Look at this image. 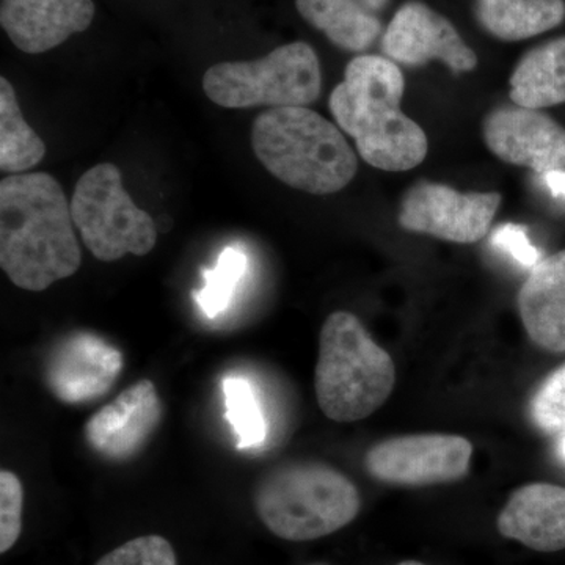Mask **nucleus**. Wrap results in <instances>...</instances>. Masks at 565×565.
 Listing matches in <instances>:
<instances>
[{"label":"nucleus","mask_w":565,"mask_h":565,"mask_svg":"<svg viewBox=\"0 0 565 565\" xmlns=\"http://www.w3.org/2000/svg\"><path fill=\"white\" fill-rule=\"evenodd\" d=\"M71 203L47 173L0 182V267L18 288L40 292L79 270Z\"/></svg>","instance_id":"nucleus-1"},{"label":"nucleus","mask_w":565,"mask_h":565,"mask_svg":"<svg viewBox=\"0 0 565 565\" xmlns=\"http://www.w3.org/2000/svg\"><path fill=\"white\" fill-rule=\"evenodd\" d=\"M403 71L381 55H359L330 95L334 121L355 141L364 162L385 172H407L426 159V132L401 110Z\"/></svg>","instance_id":"nucleus-2"},{"label":"nucleus","mask_w":565,"mask_h":565,"mask_svg":"<svg viewBox=\"0 0 565 565\" xmlns=\"http://www.w3.org/2000/svg\"><path fill=\"white\" fill-rule=\"evenodd\" d=\"M252 147L267 172L313 195L343 191L359 170V159L343 132L308 107L259 114L253 122Z\"/></svg>","instance_id":"nucleus-3"},{"label":"nucleus","mask_w":565,"mask_h":565,"mask_svg":"<svg viewBox=\"0 0 565 565\" xmlns=\"http://www.w3.org/2000/svg\"><path fill=\"white\" fill-rule=\"evenodd\" d=\"M396 384L390 353L375 343L360 319L334 311L319 337L315 388L327 418L353 423L367 418L385 404Z\"/></svg>","instance_id":"nucleus-4"},{"label":"nucleus","mask_w":565,"mask_h":565,"mask_svg":"<svg viewBox=\"0 0 565 565\" xmlns=\"http://www.w3.org/2000/svg\"><path fill=\"white\" fill-rule=\"evenodd\" d=\"M359 490L343 473L321 463H294L266 476L255 508L267 530L291 542L337 533L359 515Z\"/></svg>","instance_id":"nucleus-5"},{"label":"nucleus","mask_w":565,"mask_h":565,"mask_svg":"<svg viewBox=\"0 0 565 565\" xmlns=\"http://www.w3.org/2000/svg\"><path fill=\"white\" fill-rule=\"evenodd\" d=\"M203 90L225 109L307 107L321 95V62L310 44L294 41L258 61L211 66Z\"/></svg>","instance_id":"nucleus-6"},{"label":"nucleus","mask_w":565,"mask_h":565,"mask_svg":"<svg viewBox=\"0 0 565 565\" xmlns=\"http://www.w3.org/2000/svg\"><path fill=\"white\" fill-rule=\"evenodd\" d=\"M71 215L85 247L103 263L148 255L158 243L156 222L134 203L114 163H98L82 174L71 196Z\"/></svg>","instance_id":"nucleus-7"},{"label":"nucleus","mask_w":565,"mask_h":565,"mask_svg":"<svg viewBox=\"0 0 565 565\" xmlns=\"http://www.w3.org/2000/svg\"><path fill=\"white\" fill-rule=\"evenodd\" d=\"M501 204L497 192H459L440 182L418 181L404 193L397 221L412 233L456 244L484 239Z\"/></svg>","instance_id":"nucleus-8"},{"label":"nucleus","mask_w":565,"mask_h":565,"mask_svg":"<svg viewBox=\"0 0 565 565\" xmlns=\"http://www.w3.org/2000/svg\"><path fill=\"white\" fill-rule=\"evenodd\" d=\"M473 446L448 434H418L390 438L367 451L366 470L382 482L434 486L457 481L470 468Z\"/></svg>","instance_id":"nucleus-9"},{"label":"nucleus","mask_w":565,"mask_h":565,"mask_svg":"<svg viewBox=\"0 0 565 565\" xmlns=\"http://www.w3.org/2000/svg\"><path fill=\"white\" fill-rule=\"evenodd\" d=\"M386 57L407 66L438 61L455 74L470 73L478 55L444 14L419 0H408L394 14L382 41Z\"/></svg>","instance_id":"nucleus-10"},{"label":"nucleus","mask_w":565,"mask_h":565,"mask_svg":"<svg viewBox=\"0 0 565 565\" xmlns=\"http://www.w3.org/2000/svg\"><path fill=\"white\" fill-rule=\"evenodd\" d=\"M482 134L489 150L505 163L539 174L565 170V128L544 111L514 103L494 107Z\"/></svg>","instance_id":"nucleus-11"},{"label":"nucleus","mask_w":565,"mask_h":565,"mask_svg":"<svg viewBox=\"0 0 565 565\" xmlns=\"http://www.w3.org/2000/svg\"><path fill=\"white\" fill-rule=\"evenodd\" d=\"M122 370V355L103 338L74 333L52 351L44 381L65 404H87L104 396Z\"/></svg>","instance_id":"nucleus-12"},{"label":"nucleus","mask_w":565,"mask_h":565,"mask_svg":"<svg viewBox=\"0 0 565 565\" xmlns=\"http://www.w3.org/2000/svg\"><path fill=\"white\" fill-rule=\"evenodd\" d=\"M161 418L158 390L143 379L88 419L84 427L85 440L93 451L106 459L128 460L143 448Z\"/></svg>","instance_id":"nucleus-13"},{"label":"nucleus","mask_w":565,"mask_h":565,"mask_svg":"<svg viewBox=\"0 0 565 565\" xmlns=\"http://www.w3.org/2000/svg\"><path fill=\"white\" fill-rule=\"evenodd\" d=\"M95 18L92 0H2L0 24L18 50L43 54L74 33L87 31Z\"/></svg>","instance_id":"nucleus-14"},{"label":"nucleus","mask_w":565,"mask_h":565,"mask_svg":"<svg viewBox=\"0 0 565 565\" xmlns=\"http://www.w3.org/2000/svg\"><path fill=\"white\" fill-rule=\"evenodd\" d=\"M497 525L501 535L535 552L565 550L564 487L544 482L520 487L509 498Z\"/></svg>","instance_id":"nucleus-15"},{"label":"nucleus","mask_w":565,"mask_h":565,"mask_svg":"<svg viewBox=\"0 0 565 565\" xmlns=\"http://www.w3.org/2000/svg\"><path fill=\"white\" fill-rule=\"evenodd\" d=\"M516 303L531 340L545 351L565 352V250L535 264Z\"/></svg>","instance_id":"nucleus-16"},{"label":"nucleus","mask_w":565,"mask_h":565,"mask_svg":"<svg viewBox=\"0 0 565 565\" xmlns=\"http://www.w3.org/2000/svg\"><path fill=\"white\" fill-rule=\"evenodd\" d=\"M296 7L308 24L340 50L366 51L382 32L373 0H296Z\"/></svg>","instance_id":"nucleus-17"},{"label":"nucleus","mask_w":565,"mask_h":565,"mask_svg":"<svg viewBox=\"0 0 565 565\" xmlns=\"http://www.w3.org/2000/svg\"><path fill=\"white\" fill-rule=\"evenodd\" d=\"M511 102L527 109L565 103V36L523 54L511 76Z\"/></svg>","instance_id":"nucleus-18"},{"label":"nucleus","mask_w":565,"mask_h":565,"mask_svg":"<svg viewBox=\"0 0 565 565\" xmlns=\"http://www.w3.org/2000/svg\"><path fill=\"white\" fill-rule=\"evenodd\" d=\"M475 14L494 39L522 41L559 28L565 0H476Z\"/></svg>","instance_id":"nucleus-19"},{"label":"nucleus","mask_w":565,"mask_h":565,"mask_svg":"<svg viewBox=\"0 0 565 565\" xmlns=\"http://www.w3.org/2000/svg\"><path fill=\"white\" fill-rule=\"evenodd\" d=\"M46 156V145L24 120L17 92L7 77H0V170L25 173Z\"/></svg>","instance_id":"nucleus-20"},{"label":"nucleus","mask_w":565,"mask_h":565,"mask_svg":"<svg viewBox=\"0 0 565 565\" xmlns=\"http://www.w3.org/2000/svg\"><path fill=\"white\" fill-rule=\"evenodd\" d=\"M222 392L237 449L258 448L266 441L267 424L255 386L244 375L232 374L223 379Z\"/></svg>","instance_id":"nucleus-21"},{"label":"nucleus","mask_w":565,"mask_h":565,"mask_svg":"<svg viewBox=\"0 0 565 565\" xmlns=\"http://www.w3.org/2000/svg\"><path fill=\"white\" fill-rule=\"evenodd\" d=\"M245 270V253L236 248H226L218 258L215 269L204 274V286L202 291L195 294V300L207 318H215L230 307Z\"/></svg>","instance_id":"nucleus-22"},{"label":"nucleus","mask_w":565,"mask_h":565,"mask_svg":"<svg viewBox=\"0 0 565 565\" xmlns=\"http://www.w3.org/2000/svg\"><path fill=\"white\" fill-rule=\"evenodd\" d=\"M96 565H178V559L167 539L143 535L111 550Z\"/></svg>","instance_id":"nucleus-23"},{"label":"nucleus","mask_w":565,"mask_h":565,"mask_svg":"<svg viewBox=\"0 0 565 565\" xmlns=\"http://www.w3.org/2000/svg\"><path fill=\"white\" fill-rule=\"evenodd\" d=\"M22 500L20 478L9 470L0 471V553L9 552L20 539Z\"/></svg>","instance_id":"nucleus-24"},{"label":"nucleus","mask_w":565,"mask_h":565,"mask_svg":"<svg viewBox=\"0 0 565 565\" xmlns=\"http://www.w3.org/2000/svg\"><path fill=\"white\" fill-rule=\"evenodd\" d=\"M534 423L545 433L565 430V366L550 375L533 401Z\"/></svg>","instance_id":"nucleus-25"},{"label":"nucleus","mask_w":565,"mask_h":565,"mask_svg":"<svg viewBox=\"0 0 565 565\" xmlns=\"http://www.w3.org/2000/svg\"><path fill=\"white\" fill-rule=\"evenodd\" d=\"M492 243L501 250L509 253L522 266L534 267L541 262V253L531 244L526 230L515 223H504L500 228L494 230Z\"/></svg>","instance_id":"nucleus-26"},{"label":"nucleus","mask_w":565,"mask_h":565,"mask_svg":"<svg viewBox=\"0 0 565 565\" xmlns=\"http://www.w3.org/2000/svg\"><path fill=\"white\" fill-rule=\"evenodd\" d=\"M542 177L553 195L565 199V170H555V172L545 173Z\"/></svg>","instance_id":"nucleus-27"},{"label":"nucleus","mask_w":565,"mask_h":565,"mask_svg":"<svg viewBox=\"0 0 565 565\" xmlns=\"http://www.w3.org/2000/svg\"><path fill=\"white\" fill-rule=\"evenodd\" d=\"M397 565H426V564L416 563V561H405V563H401Z\"/></svg>","instance_id":"nucleus-28"},{"label":"nucleus","mask_w":565,"mask_h":565,"mask_svg":"<svg viewBox=\"0 0 565 565\" xmlns=\"http://www.w3.org/2000/svg\"><path fill=\"white\" fill-rule=\"evenodd\" d=\"M561 451H563V456H564V459H565V435H564V438H563V444H561Z\"/></svg>","instance_id":"nucleus-29"}]
</instances>
